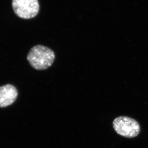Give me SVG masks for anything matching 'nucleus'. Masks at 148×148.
<instances>
[{
	"label": "nucleus",
	"mask_w": 148,
	"mask_h": 148,
	"mask_svg": "<svg viewBox=\"0 0 148 148\" xmlns=\"http://www.w3.org/2000/svg\"><path fill=\"white\" fill-rule=\"evenodd\" d=\"M12 7L16 15L25 19L34 18L39 12L38 0H12Z\"/></svg>",
	"instance_id": "obj_3"
},
{
	"label": "nucleus",
	"mask_w": 148,
	"mask_h": 148,
	"mask_svg": "<svg viewBox=\"0 0 148 148\" xmlns=\"http://www.w3.org/2000/svg\"><path fill=\"white\" fill-rule=\"evenodd\" d=\"M54 52L47 47L36 45L28 52L27 60L30 64L37 70L47 69L51 66L54 60Z\"/></svg>",
	"instance_id": "obj_1"
},
{
	"label": "nucleus",
	"mask_w": 148,
	"mask_h": 148,
	"mask_svg": "<svg viewBox=\"0 0 148 148\" xmlns=\"http://www.w3.org/2000/svg\"><path fill=\"white\" fill-rule=\"evenodd\" d=\"M114 129L116 132L123 137L132 138L138 135L140 127L138 122L127 116H119L114 120Z\"/></svg>",
	"instance_id": "obj_2"
},
{
	"label": "nucleus",
	"mask_w": 148,
	"mask_h": 148,
	"mask_svg": "<svg viewBox=\"0 0 148 148\" xmlns=\"http://www.w3.org/2000/svg\"><path fill=\"white\" fill-rule=\"evenodd\" d=\"M18 95L16 87L11 84L0 86V108L11 105L15 101Z\"/></svg>",
	"instance_id": "obj_4"
}]
</instances>
